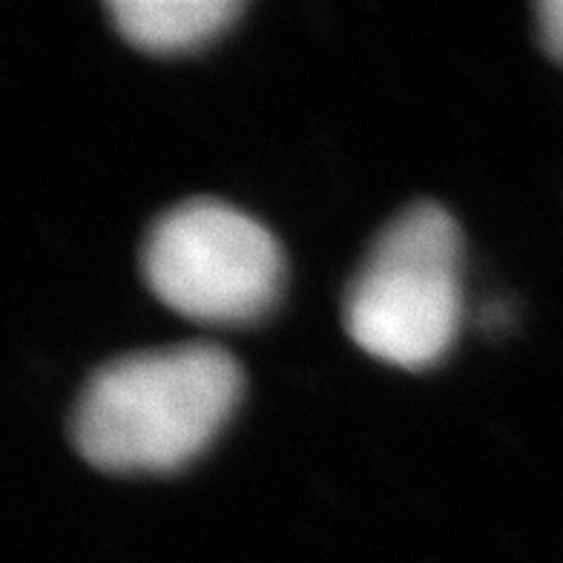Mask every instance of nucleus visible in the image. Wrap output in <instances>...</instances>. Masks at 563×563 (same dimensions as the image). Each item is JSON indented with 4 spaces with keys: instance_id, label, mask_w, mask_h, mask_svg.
Here are the masks:
<instances>
[{
    "instance_id": "5",
    "label": "nucleus",
    "mask_w": 563,
    "mask_h": 563,
    "mask_svg": "<svg viewBox=\"0 0 563 563\" xmlns=\"http://www.w3.org/2000/svg\"><path fill=\"white\" fill-rule=\"evenodd\" d=\"M534 12L543 49L555 60H563V0H543Z\"/></svg>"
},
{
    "instance_id": "2",
    "label": "nucleus",
    "mask_w": 563,
    "mask_h": 563,
    "mask_svg": "<svg viewBox=\"0 0 563 563\" xmlns=\"http://www.w3.org/2000/svg\"><path fill=\"white\" fill-rule=\"evenodd\" d=\"M342 319L351 340L397 368H429L460 322V230L438 201L394 216L356 267Z\"/></svg>"
},
{
    "instance_id": "1",
    "label": "nucleus",
    "mask_w": 563,
    "mask_h": 563,
    "mask_svg": "<svg viewBox=\"0 0 563 563\" xmlns=\"http://www.w3.org/2000/svg\"><path fill=\"white\" fill-rule=\"evenodd\" d=\"M239 394L242 371L219 345L133 351L89 374L73 402L69 440L101 472H173L216 438Z\"/></svg>"
},
{
    "instance_id": "4",
    "label": "nucleus",
    "mask_w": 563,
    "mask_h": 563,
    "mask_svg": "<svg viewBox=\"0 0 563 563\" xmlns=\"http://www.w3.org/2000/svg\"><path fill=\"white\" fill-rule=\"evenodd\" d=\"M239 0H110L107 12L126 44L156 55L187 53L222 35L242 12Z\"/></svg>"
},
{
    "instance_id": "3",
    "label": "nucleus",
    "mask_w": 563,
    "mask_h": 563,
    "mask_svg": "<svg viewBox=\"0 0 563 563\" xmlns=\"http://www.w3.org/2000/svg\"><path fill=\"white\" fill-rule=\"evenodd\" d=\"M139 265L158 302L205 325L262 319L285 274L271 230L219 199H187L164 210L144 233Z\"/></svg>"
}]
</instances>
